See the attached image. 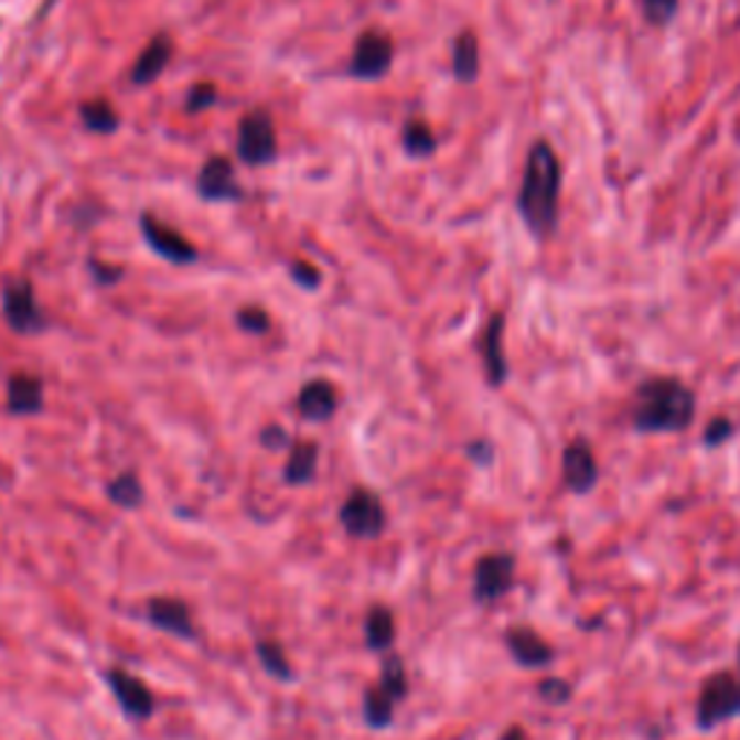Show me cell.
I'll return each mask as SVG.
<instances>
[{
  "mask_svg": "<svg viewBox=\"0 0 740 740\" xmlns=\"http://www.w3.org/2000/svg\"><path fill=\"white\" fill-rule=\"evenodd\" d=\"M561 185L565 171L550 142H533L524 162V176L518 189V214L529 235L547 240L558 229L561 217Z\"/></svg>",
  "mask_w": 740,
  "mask_h": 740,
  "instance_id": "1",
  "label": "cell"
},
{
  "mask_svg": "<svg viewBox=\"0 0 740 740\" xmlns=\"http://www.w3.org/2000/svg\"><path fill=\"white\" fill-rule=\"evenodd\" d=\"M697 414L695 390L677 376H651L636 385L631 422L640 435H679Z\"/></svg>",
  "mask_w": 740,
  "mask_h": 740,
  "instance_id": "2",
  "label": "cell"
},
{
  "mask_svg": "<svg viewBox=\"0 0 740 740\" xmlns=\"http://www.w3.org/2000/svg\"><path fill=\"white\" fill-rule=\"evenodd\" d=\"M732 718H740L738 677L732 672H715L700 686L695 723L700 732H711V729H718Z\"/></svg>",
  "mask_w": 740,
  "mask_h": 740,
  "instance_id": "3",
  "label": "cell"
},
{
  "mask_svg": "<svg viewBox=\"0 0 740 740\" xmlns=\"http://www.w3.org/2000/svg\"><path fill=\"white\" fill-rule=\"evenodd\" d=\"M278 133L272 125V116L264 110H253L237 125V157L246 165H267L276 160Z\"/></svg>",
  "mask_w": 740,
  "mask_h": 740,
  "instance_id": "4",
  "label": "cell"
},
{
  "mask_svg": "<svg viewBox=\"0 0 740 740\" xmlns=\"http://www.w3.org/2000/svg\"><path fill=\"white\" fill-rule=\"evenodd\" d=\"M339 521L342 527L347 529V535L353 538H379L385 533V524H388V515H385V506H382L379 497L367 489H353L351 497L344 501L342 510H339Z\"/></svg>",
  "mask_w": 740,
  "mask_h": 740,
  "instance_id": "5",
  "label": "cell"
},
{
  "mask_svg": "<svg viewBox=\"0 0 740 740\" xmlns=\"http://www.w3.org/2000/svg\"><path fill=\"white\" fill-rule=\"evenodd\" d=\"M515 567H518V561L512 553H486V556L478 558L472 581L474 602L492 604L501 596L510 593L512 585H515Z\"/></svg>",
  "mask_w": 740,
  "mask_h": 740,
  "instance_id": "6",
  "label": "cell"
},
{
  "mask_svg": "<svg viewBox=\"0 0 740 740\" xmlns=\"http://www.w3.org/2000/svg\"><path fill=\"white\" fill-rule=\"evenodd\" d=\"M390 64H394V41L388 32L367 30L353 44L351 76L362 78V82H376V78L388 76Z\"/></svg>",
  "mask_w": 740,
  "mask_h": 740,
  "instance_id": "7",
  "label": "cell"
},
{
  "mask_svg": "<svg viewBox=\"0 0 740 740\" xmlns=\"http://www.w3.org/2000/svg\"><path fill=\"white\" fill-rule=\"evenodd\" d=\"M3 315H7V324L21 336H30V333H39L44 328V315H41L39 298L35 290L26 278H15V281L7 283L3 290Z\"/></svg>",
  "mask_w": 740,
  "mask_h": 740,
  "instance_id": "8",
  "label": "cell"
},
{
  "mask_svg": "<svg viewBox=\"0 0 740 740\" xmlns=\"http://www.w3.org/2000/svg\"><path fill=\"white\" fill-rule=\"evenodd\" d=\"M561 478H565L572 495H590L599 478H602L599 463H596L593 446L585 437H576V440L567 443L565 454H561Z\"/></svg>",
  "mask_w": 740,
  "mask_h": 740,
  "instance_id": "9",
  "label": "cell"
},
{
  "mask_svg": "<svg viewBox=\"0 0 740 740\" xmlns=\"http://www.w3.org/2000/svg\"><path fill=\"white\" fill-rule=\"evenodd\" d=\"M504 648L521 668L538 672V668H550L556 663V651L538 631L529 625H512L504 631Z\"/></svg>",
  "mask_w": 740,
  "mask_h": 740,
  "instance_id": "10",
  "label": "cell"
},
{
  "mask_svg": "<svg viewBox=\"0 0 740 740\" xmlns=\"http://www.w3.org/2000/svg\"><path fill=\"white\" fill-rule=\"evenodd\" d=\"M504 328H506V315L495 313L486 321V328L481 333V342H478V351H481L483 360V374L492 388H504L510 382V362H506L504 351Z\"/></svg>",
  "mask_w": 740,
  "mask_h": 740,
  "instance_id": "11",
  "label": "cell"
},
{
  "mask_svg": "<svg viewBox=\"0 0 740 740\" xmlns=\"http://www.w3.org/2000/svg\"><path fill=\"white\" fill-rule=\"evenodd\" d=\"M107 686H110V691H114V697L119 700L125 715H130V718H137V720L151 718L153 695H151V688H148L142 679L133 677V674H128V672H122V668H110V672H107Z\"/></svg>",
  "mask_w": 740,
  "mask_h": 740,
  "instance_id": "12",
  "label": "cell"
},
{
  "mask_svg": "<svg viewBox=\"0 0 740 740\" xmlns=\"http://www.w3.org/2000/svg\"><path fill=\"white\" fill-rule=\"evenodd\" d=\"M139 226H142V235H146V244L151 246L160 258L171 260V264H191V260H197V249H194V246H191L176 229L162 226L153 214H142Z\"/></svg>",
  "mask_w": 740,
  "mask_h": 740,
  "instance_id": "13",
  "label": "cell"
},
{
  "mask_svg": "<svg viewBox=\"0 0 740 740\" xmlns=\"http://www.w3.org/2000/svg\"><path fill=\"white\" fill-rule=\"evenodd\" d=\"M197 191L200 197L208 200V203H217V200H240L244 191L235 180V169L226 157H214L203 165L197 176Z\"/></svg>",
  "mask_w": 740,
  "mask_h": 740,
  "instance_id": "14",
  "label": "cell"
},
{
  "mask_svg": "<svg viewBox=\"0 0 740 740\" xmlns=\"http://www.w3.org/2000/svg\"><path fill=\"white\" fill-rule=\"evenodd\" d=\"M148 619L153 628H160L165 634L183 636V640H194V622H191V611L180 599H169V596H157L148 602Z\"/></svg>",
  "mask_w": 740,
  "mask_h": 740,
  "instance_id": "15",
  "label": "cell"
},
{
  "mask_svg": "<svg viewBox=\"0 0 740 740\" xmlns=\"http://www.w3.org/2000/svg\"><path fill=\"white\" fill-rule=\"evenodd\" d=\"M336 388L328 379L307 382L301 394H298V411L304 420L324 422L336 414Z\"/></svg>",
  "mask_w": 740,
  "mask_h": 740,
  "instance_id": "16",
  "label": "cell"
},
{
  "mask_svg": "<svg viewBox=\"0 0 740 740\" xmlns=\"http://www.w3.org/2000/svg\"><path fill=\"white\" fill-rule=\"evenodd\" d=\"M171 53H174V44H171L169 35H157V39H153L151 44L139 53L137 64H133V69H130L133 85L146 87V85H151V82H157V78L162 76V69L169 67Z\"/></svg>",
  "mask_w": 740,
  "mask_h": 740,
  "instance_id": "17",
  "label": "cell"
},
{
  "mask_svg": "<svg viewBox=\"0 0 740 740\" xmlns=\"http://www.w3.org/2000/svg\"><path fill=\"white\" fill-rule=\"evenodd\" d=\"M7 405H9V411L18 414V417L39 414L41 408H44V385H41L39 376H32V374L9 376Z\"/></svg>",
  "mask_w": 740,
  "mask_h": 740,
  "instance_id": "18",
  "label": "cell"
},
{
  "mask_svg": "<svg viewBox=\"0 0 740 740\" xmlns=\"http://www.w3.org/2000/svg\"><path fill=\"white\" fill-rule=\"evenodd\" d=\"M451 73L460 85H472L481 76V44L472 30H463L451 44Z\"/></svg>",
  "mask_w": 740,
  "mask_h": 740,
  "instance_id": "19",
  "label": "cell"
},
{
  "mask_svg": "<svg viewBox=\"0 0 740 740\" xmlns=\"http://www.w3.org/2000/svg\"><path fill=\"white\" fill-rule=\"evenodd\" d=\"M397 640V622L385 604H374L365 616V642L371 651H388Z\"/></svg>",
  "mask_w": 740,
  "mask_h": 740,
  "instance_id": "20",
  "label": "cell"
},
{
  "mask_svg": "<svg viewBox=\"0 0 740 740\" xmlns=\"http://www.w3.org/2000/svg\"><path fill=\"white\" fill-rule=\"evenodd\" d=\"M315 463H319V446L296 443L290 449V460L283 465V481L292 486H304L315 478Z\"/></svg>",
  "mask_w": 740,
  "mask_h": 740,
  "instance_id": "21",
  "label": "cell"
},
{
  "mask_svg": "<svg viewBox=\"0 0 740 740\" xmlns=\"http://www.w3.org/2000/svg\"><path fill=\"white\" fill-rule=\"evenodd\" d=\"M107 497H110V504L122 506V510H137L146 501V489H142V481L137 474L122 472L107 483Z\"/></svg>",
  "mask_w": 740,
  "mask_h": 740,
  "instance_id": "22",
  "label": "cell"
},
{
  "mask_svg": "<svg viewBox=\"0 0 740 740\" xmlns=\"http://www.w3.org/2000/svg\"><path fill=\"white\" fill-rule=\"evenodd\" d=\"M394 697H388L379 686L367 688L365 697H362V718L371 729H385L394 720Z\"/></svg>",
  "mask_w": 740,
  "mask_h": 740,
  "instance_id": "23",
  "label": "cell"
},
{
  "mask_svg": "<svg viewBox=\"0 0 740 740\" xmlns=\"http://www.w3.org/2000/svg\"><path fill=\"white\" fill-rule=\"evenodd\" d=\"M403 148L408 157H414V160H426V157H431V153L437 151V137L431 133V128H428L426 122L411 119V122H405L403 128Z\"/></svg>",
  "mask_w": 740,
  "mask_h": 740,
  "instance_id": "24",
  "label": "cell"
},
{
  "mask_svg": "<svg viewBox=\"0 0 740 740\" xmlns=\"http://www.w3.org/2000/svg\"><path fill=\"white\" fill-rule=\"evenodd\" d=\"M78 114H82L85 128L93 130V133H114V130L119 128V114H116L110 101H101V99L85 101Z\"/></svg>",
  "mask_w": 740,
  "mask_h": 740,
  "instance_id": "25",
  "label": "cell"
},
{
  "mask_svg": "<svg viewBox=\"0 0 740 740\" xmlns=\"http://www.w3.org/2000/svg\"><path fill=\"white\" fill-rule=\"evenodd\" d=\"M379 688L394 700H403L408 695V674H405V663L397 654H390L382 659L379 672Z\"/></svg>",
  "mask_w": 740,
  "mask_h": 740,
  "instance_id": "26",
  "label": "cell"
},
{
  "mask_svg": "<svg viewBox=\"0 0 740 740\" xmlns=\"http://www.w3.org/2000/svg\"><path fill=\"white\" fill-rule=\"evenodd\" d=\"M255 651H258L260 665H264V672H267L269 677L292 679L290 659H287V654H283V648L278 645L276 640H260L258 648H255Z\"/></svg>",
  "mask_w": 740,
  "mask_h": 740,
  "instance_id": "27",
  "label": "cell"
},
{
  "mask_svg": "<svg viewBox=\"0 0 740 740\" xmlns=\"http://www.w3.org/2000/svg\"><path fill=\"white\" fill-rule=\"evenodd\" d=\"M642 7V18L651 23V26H668V23L677 18L679 0H640Z\"/></svg>",
  "mask_w": 740,
  "mask_h": 740,
  "instance_id": "28",
  "label": "cell"
},
{
  "mask_svg": "<svg viewBox=\"0 0 740 740\" xmlns=\"http://www.w3.org/2000/svg\"><path fill=\"white\" fill-rule=\"evenodd\" d=\"M538 697L547 706H567L572 700V686L565 677H544L538 683Z\"/></svg>",
  "mask_w": 740,
  "mask_h": 740,
  "instance_id": "29",
  "label": "cell"
},
{
  "mask_svg": "<svg viewBox=\"0 0 740 740\" xmlns=\"http://www.w3.org/2000/svg\"><path fill=\"white\" fill-rule=\"evenodd\" d=\"M734 435V422L729 417H711L703 428V446L706 449H718V446L729 443Z\"/></svg>",
  "mask_w": 740,
  "mask_h": 740,
  "instance_id": "30",
  "label": "cell"
},
{
  "mask_svg": "<svg viewBox=\"0 0 740 740\" xmlns=\"http://www.w3.org/2000/svg\"><path fill=\"white\" fill-rule=\"evenodd\" d=\"M237 324L246 333H253V336H264L269 330V315L267 310H260V307H244V310H237Z\"/></svg>",
  "mask_w": 740,
  "mask_h": 740,
  "instance_id": "31",
  "label": "cell"
},
{
  "mask_svg": "<svg viewBox=\"0 0 740 740\" xmlns=\"http://www.w3.org/2000/svg\"><path fill=\"white\" fill-rule=\"evenodd\" d=\"M217 101V87L214 85H197L189 90V99H185V110L189 114H197V110H208V107Z\"/></svg>",
  "mask_w": 740,
  "mask_h": 740,
  "instance_id": "32",
  "label": "cell"
},
{
  "mask_svg": "<svg viewBox=\"0 0 740 740\" xmlns=\"http://www.w3.org/2000/svg\"><path fill=\"white\" fill-rule=\"evenodd\" d=\"M290 276L292 281L298 283V287H304V290H315L321 283V272L315 267H310V264H304V260H296L290 267Z\"/></svg>",
  "mask_w": 740,
  "mask_h": 740,
  "instance_id": "33",
  "label": "cell"
},
{
  "mask_svg": "<svg viewBox=\"0 0 740 740\" xmlns=\"http://www.w3.org/2000/svg\"><path fill=\"white\" fill-rule=\"evenodd\" d=\"M465 458L472 460L474 465L486 469V465L495 463V446L489 443V440H472V443L465 446Z\"/></svg>",
  "mask_w": 740,
  "mask_h": 740,
  "instance_id": "34",
  "label": "cell"
},
{
  "mask_svg": "<svg viewBox=\"0 0 740 740\" xmlns=\"http://www.w3.org/2000/svg\"><path fill=\"white\" fill-rule=\"evenodd\" d=\"M260 443L267 446V449H272V451L290 449V435H287L281 426H269V428H264V435H260Z\"/></svg>",
  "mask_w": 740,
  "mask_h": 740,
  "instance_id": "35",
  "label": "cell"
},
{
  "mask_svg": "<svg viewBox=\"0 0 740 740\" xmlns=\"http://www.w3.org/2000/svg\"><path fill=\"white\" fill-rule=\"evenodd\" d=\"M90 269H93V276L99 278L101 283H116L119 278H122V269L119 267L107 269V264H99V260H90Z\"/></svg>",
  "mask_w": 740,
  "mask_h": 740,
  "instance_id": "36",
  "label": "cell"
},
{
  "mask_svg": "<svg viewBox=\"0 0 740 740\" xmlns=\"http://www.w3.org/2000/svg\"><path fill=\"white\" fill-rule=\"evenodd\" d=\"M497 740H529V738H527V732L521 729V726H510V729H506V732L501 734Z\"/></svg>",
  "mask_w": 740,
  "mask_h": 740,
  "instance_id": "37",
  "label": "cell"
},
{
  "mask_svg": "<svg viewBox=\"0 0 740 740\" xmlns=\"http://www.w3.org/2000/svg\"><path fill=\"white\" fill-rule=\"evenodd\" d=\"M738 697H740V674H738Z\"/></svg>",
  "mask_w": 740,
  "mask_h": 740,
  "instance_id": "38",
  "label": "cell"
},
{
  "mask_svg": "<svg viewBox=\"0 0 740 740\" xmlns=\"http://www.w3.org/2000/svg\"><path fill=\"white\" fill-rule=\"evenodd\" d=\"M738 663H740V645H738Z\"/></svg>",
  "mask_w": 740,
  "mask_h": 740,
  "instance_id": "39",
  "label": "cell"
}]
</instances>
